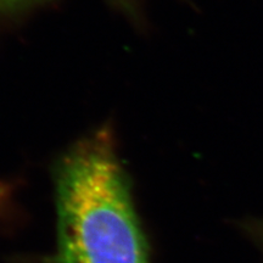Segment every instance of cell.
<instances>
[{"label": "cell", "instance_id": "cell-1", "mask_svg": "<svg viewBox=\"0 0 263 263\" xmlns=\"http://www.w3.org/2000/svg\"><path fill=\"white\" fill-rule=\"evenodd\" d=\"M52 263H150L130 184L112 136L101 129L72 146L54 172Z\"/></svg>", "mask_w": 263, "mask_h": 263}, {"label": "cell", "instance_id": "cell-2", "mask_svg": "<svg viewBox=\"0 0 263 263\" xmlns=\"http://www.w3.org/2000/svg\"><path fill=\"white\" fill-rule=\"evenodd\" d=\"M38 0H0V11H11V10H17L25 6H28L33 3H37ZM117 5L122 6L127 11H134V5L137 0H114Z\"/></svg>", "mask_w": 263, "mask_h": 263}, {"label": "cell", "instance_id": "cell-3", "mask_svg": "<svg viewBox=\"0 0 263 263\" xmlns=\"http://www.w3.org/2000/svg\"><path fill=\"white\" fill-rule=\"evenodd\" d=\"M244 230L246 235L252 240L263 255V219H249L244 222Z\"/></svg>", "mask_w": 263, "mask_h": 263}]
</instances>
